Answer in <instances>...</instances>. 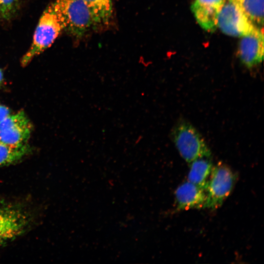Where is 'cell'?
Here are the masks:
<instances>
[{"instance_id":"ba28073f","label":"cell","mask_w":264,"mask_h":264,"mask_svg":"<svg viewBox=\"0 0 264 264\" xmlns=\"http://www.w3.org/2000/svg\"><path fill=\"white\" fill-rule=\"evenodd\" d=\"M238 55L242 63L250 68L261 63L264 56L263 29L256 27L250 33L241 37Z\"/></svg>"},{"instance_id":"9c48e42d","label":"cell","mask_w":264,"mask_h":264,"mask_svg":"<svg viewBox=\"0 0 264 264\" xmlns=\"http://www.w3.org/2000/svg\"><path fill=\"white\" fill-rule=\"evenodd\" d=\"M226 0H195L191 10L199 25L208 32L217 28L219 14Z\"/></svg>"},{"instance_id":"9a60e30c","label":"cell","mask_w":264,"mask_h":264,"mask_svg":"<svg viewBox=\"0 0 264 264\" xmlns=\"http://www.w3.org/2000/svg\"><path fill=\"white\" fill-rule=\"evenodd\" d=\"M18 0H0V19L10 18L16 11Z\"/></svg>"},{"instance_id":"3957f363","label":"cell","mask_w":264,"mask_h":264,"mask_svg":"<svg viewBox=\"0 0 264 264\" xmlns=\"http://www.w3.org/2000/svg\"><path fill=\"white\" fill-rule=\"evenodd\" d=\"M52 3L64 29L73 37L81 38L93 28L90 12L83 0H54Z\"/></svg>"},{"instance_id":"e0dca14e","label":"cell","mask_w":264,"mask_h":264,"mask_svg":"<svg viewBox=\"0 0 264 264\" xmlns=\"http://www.w3.org/2000/svg\"><path fill=\"white\" fill-rule=\"evenodd\" d=\"M3 80V72L1 69H0V85H1Z\"/></svg>"},{"instance_id":"4fadbf2b","label":"cell","mask_w":264,"mask_h":264,"mask_svg":"<svg viewBox=\"0 0 264 264\" xmlns=\"http://www.w3.org/2000/svg\"><path fill=\"white\" fill-rule=\"evenodd\" d=\"M257 27L263 29L264 0H233Z\"/></svg>"},{"instance_id":"7c38bea8","label":"cell","mask_w":264,"mask_h":264,"mask_svg":"<svg viewBox=\"0 0 264 264\" xmlns=\"http://www.w3.org/2000/svg\"><path fill=\"white\" fill-rule=\"evenodd\" d=\"M209 158L197 159L190 163L188 181L205 191L213 167Z\"/></svg>"},{"instance_id":"5bb4252c","label":"cell","mask_w":264,"mask_h":264,"mask_svg":"<svg viewBox=\"0 0 264 264\" xmlns=\"http://www.w3.org/2000/svg\"><path fill=\"white\" fill-rule=\"evenodd\" d=\"M31 152V150L28 144L14 147L0 142V167L19 162L28 155Z\"/></svg>"},{"instance_id":"30bf717a","label":"cell","mask_w":264,"mask_h":264,"mask_svg":"<svg viewBox=\"0 0 264 264\" xmlns=\"http://www.w3.org/2000/svg\"><path fill=\"white\" fill-rule=\"evenodd\" d=\"M175 194L179 210L203 208L206 198L205 190L189 181L180 185Z\"/></svg>"},{"instance_id":"7a4b0ae2","label":"cell","mask_w":264,"mask_h":264,"mask_svg":"<svg viewBox=\"0 0 264 264\" xmlns=\"http://www.w3.org/2000/svg\"><path fill=\"white\" fill-rule=\"evenodd\" d=\"M63 29L62 22L51 3L39 21L31 46L22 59V66H26L35 57L49 47Z\"/></svg>"},{"instance_id":"52a82bcc","label":"cell","mask_w":264,"mask_h":264,"mask_svg":"<svg viewBox=\"0 0 264 264\" xmlns=\"http://www.w3.org/2000/svg\"><path fill=\"white\" fill-rule=\"evenodd\" d=\"M217 27L224 34L234 37L247 35L257 27L233 0H226L224 3L218 15Z\"/></svg>"},{"instance_id":"2e32d148","label":"cell","mask_w":264,"mask_h":264,"mask_svg":"<svg viewBox=\"0 0 264 264\" xmlns=\"http://www.w3.org/2000/svg\"><path fill=\"white\" fill-rule=\"evenodd\" d=\"M10 114V110L6 106L0 105V122Z\"/></svg>"},{"instance_id":"8fae6325","label":"cell","mask_w":264,"mask_h":264,"mask_svg":"<svg viewBox=\"0 0 264 264\" xmlns=\"http://www.w3.org/2000/svg\"><path fill=\"white\" fill-rule=\"evenodd\" d=\"M91 17L93 28L108 26L113 15V0H83Z\"/></svg>"},{"instance_id":"277c9868","label":"cell","mask_w":264,"mask_h":264,"mask_svg":"<svg viewBox=\"0 0 264 264\" xmlns=\"http://www.w3.org/2000/svg\"><path fill=\"white\" fill-rule=\"evenodd\" d=\"M171 137L180 155L189 164L199 158H209L211 155L202 136L185 120H180L175 125Z\"/></svg>"},{"instance_id":"6da1fadb","label":"cell","mask_w":264,"mask_h":264,"mask_svg":"<svg viewBox=\"0 0 264 264\" xmlns=\"http://www.w3.org/2000/svg\"><path fill=\"white\" fill-rule=\"evenodd\" d=\"M32 210L22 202L0 200V249L27 232L35 221Z\"/></svg>"},{"instance_id":"5b68a950","label":"cell","mask_w":264,"mask_h":264,"mask_svg":"<svg viewBox=\"0 0 264 264\" xmlns=\"http://www.w3.org/2000/svg\"><path fill=\"white\" fill-rule=\"evenodd\" d=\"M209 177L203 208L214 210L220 207L229 196L237 177L229 167L222 164L213 167Z\"/></svg>"},{"instance_id":"8992f818","label":"cell","mask_w":264,"mask_h":264,"mask_svg":"<svg viewBox=\"0 0 264 264\" xmlns=\"http://www.w3.org/2000/svg\"><path fill=\"white\" fill-rule=\"evenodd\" d=\"M32 129L30 120L21 110L0 122V142L14 147L27 144Z\"/></svg>"}]
</instances>
